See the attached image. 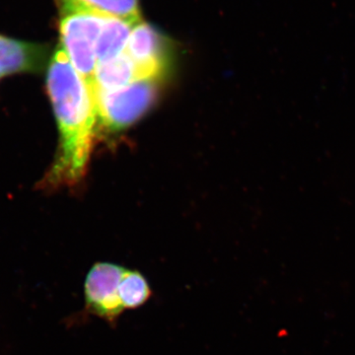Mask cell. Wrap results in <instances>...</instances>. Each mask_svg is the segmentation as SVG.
Returning a JSON list of instances; mask_svg holds the SVG:
<instances>
[{
  "label": "cell",
  "mask_w": 355,
  "mask_h": 355,
  "mask_svg": "<svg viewBox=\"0 0 355 355\" xmlns=\"http://www.w3.org/2000/svg\"><path fill=\"white\" fill-rule=\"evenodd\" d=\"M125 51L135 64L137 81H158L164 74L167 67L164 39L144 21L133 27Z\"/></svg>",
  "instance_id": "cell-5"
},
{
  "label": "cell",
  "mask_w": 355,
  "mask_h": 355,
  "mask_svg": "<svg viewBox=\"0 0 355 355\" xmlns=\"http://www.w3.org/2000/svg\"><path fill=\"white\" fill-rule=\"evenodd\" d=\"M60 8H80L105 16L139 23L142 21L137 0H57Z\"/></svg>",
  "instance_id": "cell-9"
},
{
  "label": "cell",
  "mask_w": 355,
  "mask_h": 355,
  "mask_svg": "<svg viewBox=\"0 0 355 355\" xmlns=\"http://www.w3.org/2000/svg\"><path fill=\"white\" fill-rule=\"evenodd\" d=\"M125 270L116 263L99 261L89 270L84 282L86 311L112 326L125 310L119 296V286Z\"/></svg>",
  "instance_id": "cell-4"
},
{
  "label": "cell",
  "mask_w": 355,
  "mask_h": 355,
  "mask_svg": "<svg viewBox=\"0 0 355 355\" xmlns=\"http://www.w3.org/2000/svg\"><path fill=\"white\" fill-rule=\"evenodd\" d=\"M62 48L96 97V44L105 15L80 8H60Z\"/></svg>",
  "instance_id": "cell-2"
},
{
  "label": "cell",
  "mask_w": 355,
  "mask_h": 355,
  "mask_svg": "<svg viewBox=\"0 0 355 355\" xmlns=\"http://www.w3.org/2000/svg\"><path fill=\"white\" fill-rule=\"evenodd\" d=\"M46 48L0 35V80L18 73H33L44 69Z\"/></svg>",
  "instance_id": "cell-6"
},
{
  "label": "cell",
  "mask_w": 355,
  "mask_h": 355,
  "mask_svg": "<svg viewBox=\"0 0 355 355\" xmlns=\"http://www.w3.org/2000/svg\"><path fill=\"white\" fill-rule=\"evenodd\" d=\"M46 90L57 121L60 144L55 161L41 181V188H70L85 176L98 114L94 93L72 67L62 46L49 62Z\"/></svg>",
  "instance_id": "cell-1"
},
{
  "label": "cell",
  "mask_w": 355,
  "mask_h": 355,
  "mask_svg": "<svg viewBox=\"0 0 355 355\" xmlns=\"http://www.w3.org/2000/svg\"><path fill=\"white\" fill-rule=\"evenodd\" d=\"M157 81H135L116 90L96 92L98 121L118 132L139 120L155 101Z\"/></svg>",
  "instance_id": "cell-3"
},
{
  "label": "cell",
  "mask_w": 355,
  "mask_h": 355,
  "mask_svg": "<svg viewBox=\"0 0 355 355\" xmlns=\"http://www.w3.org/2000/svg\"><path fill=\"white\" fill-rule=\"evenodd\" d=\"M137 81L135 64L125 53L113 60L97 64L95 74L96 92L125 87Z\"/></svg>",
  "instance_id": "cell-8"
},
{
  "label": "cell",
  "mask_w": 355,
  "mask_h": 355,
  "mask_svg": "<svg viewBox=\"0 0 355 355\" xmlns=\"http://www.w3.org/2000/svg\"><path fill=\"white\" fill-rule=\"evenodd\" d=\"M153 295L148 280L139 270H125L119 286L123 309L135 310L146 304Z\"/></svg>",
  "instance_id": "cell-10"
},
{
  "label": "cell",
  "mask_w": 355,
  "mask_h": 355,
  "mask_svg": "<svg viewBox=\"0 0 355 355\" xmlns=\"http://www.w3.org/2000/svg\"><path fill=\"white\" fill-rule=\"evenodd\" d=\"M137 23L105 16L96 44L98 64L113 60L125 53L133 27Z\"/></svg>",
  "instance_id": "cell-7"
}]
</instances>
